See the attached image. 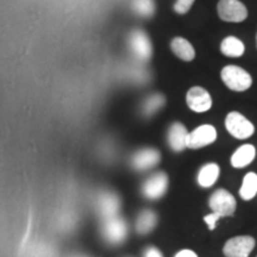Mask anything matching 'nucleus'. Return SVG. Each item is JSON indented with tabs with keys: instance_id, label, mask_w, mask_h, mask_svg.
<instances>
[{
	"instance_id": "23",
	"label": "nucleus",
	"mask_w": 257,
	"mask_h": 257,
	"mask_svg": "<svg viewBox=\"0 0 257 257\" xmlns=\"http://www.w3.org/2000/svg\"><path fill=\"white\" fill-rule=\"evenodd\" d=\"M221 218V216L219 213H217V212H212V213L207 214V216L204 217V220L205 223L207 224L208 229L210 230H214V227H216V224L217 221L219 220Z\"/></svg>"
},
{
	"instance_id": "5",
	"label": "nucleus",
	"mask_w": 257,
	"mask_h": 257,
	"mask_svg": "<svg viewBox=\"0 0 257 257\" xmlns=\"http://www.w3.org/2000/svg\"><path fill=\"white\" fill-rule=\"evenodd\" d=\"M208 205L212 211L219 213L221 217L232 216L237 207L236 199L229 191L224 188L217 189L216 192L212 193Z\"/></svg>"
},
{
	"instance_id": "18",
	"label": "nucleus",
	"mask_w": 257,
	"mask_h": 257,
	"mask_svg": "<svg viewBox=\"0 0 257 257\" xmlns=\"http://www.w3.org/2000/svg\"><path fill=\"white\" fill-rule=\"evenodd\" d=\"M245 47L243 42L234 36L225 37L220 44L221 54L227 57H240L244 54Z\"/></svg>"
},
{
	"instance_id": "15",
	"label": "nucleus",
	"mask_w": 257,
	"mask_h": 257,
	"mask_svg": "<svg viewBox=\"0 0 257 257\" xmlns=\"http://www.w3.org/2000/svg\"><path fill=\"white\" fill-rule=\"evenodd\" d=\"M170 49L180 60L186 62H191L195 57L194 48L184 37H175L170 43Z\"/></svg>"
},
{
	"instance_id": "4",
	"label": "nucleus",
	"mask_w": 257,
	"mask_h": 257,
	"mask_svg": "<svg viewBox=\"0 0 257 257\" xmlns=\"http://www.w3.org/2000/svg\"><path fill=\"white\" fill-rule=\"evenodd\" d=\"M217 11L219 18L229 23H240L248 17V9L239 0H219Z\"/></svg>"
},
{
	"instance_id": "19",
	"label": "nucleus",
	"mask_w": 257,
	"mask_h": 257,
	"mask_svg": "<svg viewBox=\"0 0 257 257\" xmlns=\"http://www.w3.org/2000/svg\"><path fill=\"white\" fill-rule=\"evenodd\" d=\"M166 105V96L161 93H155V94L149 95L144 100L142 105V113L144 117H153L156 114L163 106Z\"/></svg>"
},
{
	"instance_id": "24",
	"label": "nucleus",
	"mask_w": 257,
	"mask_h": 257,
	"mask_svg": "<svg viewBox=\"0 0 257 257\" xmlns=\"http://www.w3.org/2000/svg\"><path fill=\"white\" fill-rule=\"evenodd\" d=\"M144 257H163V255L159 249L155 248V246H149V248L146 249V251H144Z\"/></svg>"
},
{
	"instance_id": "17",
	"label": "nucleus",
	"mask_w": 257,
	"mask_h": 257,
	"mask_svg": "<svg viewBox=\"0 0 257 257\" xmlns=\"http://www.w3.org/2000/svg\"><path fill=\"white\" fill-rule=\"evenodd\" d=\"M157 214L152 210H144L138 214L136 220V231L140 234H147L155 229Z\"/></svg>"
},
{
	"instance_id": "11",
	"label": "nucleus",
	"mask_w": 257,
	"mask_h": 257,
	"mask_svg": "<svg viewBox=\"0 0 257 257\" xmlns=\"http://www.w3.org/2000/svg\"><path fill=\"white\" fill-rule=\"evenodd\" d=\"M120 208V199L115 193L104 192L96 199V211L102 219L118 216Z\"/></svg>"
},
{
	"instance_id": "10",
	"label": "nucleus",
	"mask_w": 257,
	"mask_h": 257,
	"mask_svg": "<svg viewBox=\"0 0 257 257\" xmlns=\"http://www.w3.org/2000/svg\"><path fill=\"white\" fill-rule=\"evenodd\" d=\"M186 101L188 107L197 113L206 112L212 107L211 94L200 86H194L189 89L186 95Z\"/></svg>"
},
{
	"instance_id": "8",
	"label": "nucleus",
	"mask_w": 257,
	"mask_h": 257,
	"mask_svg": "<svg viewBox=\"0 0 257 257\" xmlns=\"http://www.w3.org/2000/svg\"><path fill=\"white\" fill-rule=\"evenodd\" d=\"M168 189V175L165 172H159L147 179L142 186V194L150 200H157L166 194Z\"/></svg>"
},
{
	"instance_id": "13",
	"label": "nucleus",
	"mask_w": 257,
	"mask_h": 257,
	"mask_svg": "<svg viewBox=\"0 0 257 257\" xmlns=\"http://www.w3.org/2000/svg\"><path fill=\"white\" fill-rule=\"evenodd\" d=\"M188 130L182 123L172 124L168 128V134H167V140H168V144L170 149L175 153H180L187 148V137H188Z\"/></svg>"
},
{
	"instance_id": "27",
	"label": "nucleus",
	"mask_w": 257,
	"mask_h": 257,
	"mask_svg": "<svg viewBox=\"0 0 257 257\" xmlns=\"http://www.w3.org/2000/svg\"><path fill=\"white\" fill-rule=\"evenodd\" d=\"M256 42H257V36H256Z\"/></svg>"
},
{
	"instance_id": "6",
	"label": "nucleus",
	"mask_w": 257,
	"mask_h": 257,
	"mask_svg": "<svg viewBox=\"0 0 257 257\" xmlns=\"http://www.w3.org/2000/svg\"><path fill=\"white\" fill-rule=\"evenodd\" d=\"M128 46L140 61H149L153 55V44L146 31L134 30L128 36Z\"/></svg>"
},
{
	"instance_id": "1",
	"label": "nucleus",
	"mask_w": 257,
	"mask_h": 257,
	"mask_svg": "<svg viewBox=\"0 0 257 257\" xmlns=\"http://www.w3.org/2000/svg\"><path fill=\"white\" fill-rule=\"evenodd\" d=\"M221 80L227 88L234 92H244L252 85L251 75L245 69L234 64L225 66L221 69Z\"/></svg>"
},
{
	"instance_id": "2",
	"label": "nucleus",
	"mask_w": 257,
	"mask_h": 257,
	"mask_svg": "<svg viewBox=\"0 0 257 257\" xmlns=\"http://www.w3.org/2000/svg\"><path fill=\"white\" fill-rule=\"evenodd\" d=\"M101 234L104 239L112 245L123 243L127 237V224L120 217L115 216L102 219Z\"/></svg>"
},
{
	"instance_id": "26",
	"label": "nucleus",
	"mask_w": 257,
	"mask_h": 257,
	"mask_svg": "<svg viewBox=\"0 0 257 257\" xmlns=\"http://www.w3.org/2000/svg\"><path fill=\"white\" fill-rule=\"evenodd\" d=\"M75 257H85V256H75Z\"/></svg>"
},
{
	"instance_id": "14",
	"label": "nucleus",
	"mask_w": 257,
	"mask_h": 257,
	"mask_svg": "<svg viewBox=\"0 0 257 257\" xmlns=\"http://www.w3.org/2000/svg\"><path fill=\"white\" fill-rule=\"evenodd\" d=\"M256 156V149L251 144H244L239 147L231 156V165L234 168H244L252 162Z\"/></svg>"
},
{
	"instance_id": "7",
	"label": "nucleus",
	"mask_w": 257,
	"mask_h": 257,
	"mask_svg": "<svg viewBox=\"0 0 257 257\" xmlns=\"http://www.w3.org/2000/svg\"><path fill=\"white\" fill-rule=\"evenodd\" d=\"M255 238L251 236L232 237L225 243L223 252L226 257H248L255 248Z\"/></svg>"
},
{
	"instance_id": "25",
	"label": "nucleus",
	"mask_w": 257,
	"mask_h": 257,
	"mask_svg": "<svg viewBox=\"0 0 257 257\" xmlns=\"http://www.w3.org/2000/svg\"><path fill=\"white\" fill-rule=\"evenodd\" d=\"M175 257H198V255L194 251H192V250L185 249L176 253Z\"/></svg>"
},
{
	"instance_id": "22",
	"label": "nucleus",
	"mask_w": 257,
	"mask_h": 257,
	"mask_svg": "<svg viewBox=\"0 0 257 257\" xmlns=\"http://www.w3.org/2000/svg\"><path fill=\"white\" fill-rule=\"evenodd\" d=\"M195 0H176L174 4V10L176 14L185 15L191 10V8L194 4Z\"/></svg>"
},
{
	"instance_id": "21",
	"label": "nucleus",
	"mask_w": 257,
	"mask_h": 257,
	"mask_svg": "<svg viewBox=\"0 0 257 257\" xmlns=\"http://www.w3.org/2000/svg\"><path fill=\"white\" fill-rule=\"evenodd\" d=\"M133 9L138 16L150 18L155 14V2L154 0H133Z\"/></svg>"
},
{
	"instance_id": "20",
	"label": "nucleus",
	"mask_w": 257,
	"mask_h": 257,
	"mask_svg": "<svg viewBox=\"0 0 257 257\" xmlns=\"http://www.w3.org/2000/svg\"><path fill=\"white\" fill-rule=\"evenodd\" d=\"M257 194V174L248 173L243 179V184L240 186L239 195L243 200H251Z\"/></svg>"
},
{
	"instance_id": "16",
	"label": "nucleus",
	"mask_w": 257,
	"mask_h": 257,
	"mask_svg": "<svg viewBox=\"0 0 257 257\" xmlns=\"http://www.w3.org/2000/svg\"><path fill=\"white\" fill-rule=\"evenodd\" d=\"M220 175V168L217 163H207L202 166L198 173V184L204 188H210L217 182Z\"/></svg>"
},
{
	"instance_id": "3",
	"label": "nucleus",
	"mask_w": 257,
	"mask_h": 257,
	"mask_svg": "<svg viewBox=\"0 0 257 257\" xmlns=\"http://www.w3.org/2000/svg\"><path fill=\"white\" fill-rule=\"evenodd\" d=\"M225 127L237 140H246L255 133V126L239 112H230L225 119Z\"/></svg>"
},
{
	"instance_id": "9",
	"label": "nucleus",
	"mask_w": 257,
	"mask_h": 257,
	"mask_svg": "<svg viewBox=\"0 0 257 257\" xmlns=\"http://www.w3.org/2000/svg\"><path fill=\"white\" fill-rule=\"evenodd\" d=\"M217 140V130L212 125H200L188 134L187 148L189 149H200L210 146Z\"/></svg>"
},
{
	"instance_id": "12",
	"label": "nucleus",
	"mask_w": 257,
	"mask_h": 257,
	"mask_svg": "<svg viewBox=\"0 0 257 257\" xmlns=\"http://www.w3.org/2000/svg\"><path fill=\"white\" fill-rule=\"evenodd\" d=\"M161 160V154L159 150L154 148H144L138 150L131 159V165L136 170L144 172V170L152 169Z\"/></svg>"
}]
</instances>
